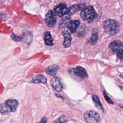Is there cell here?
<instances>
[{"instance_id":"1","label":"cell","mask_w":123,"mask_h":123,"mask_svg":"<svg viewBox=\"0 0 123 123\" xmlns=\"http://www.w3.org/2000/svg\"><path fill=\"white\" fill-rule=\"evenodd\" d=\"M120 25L115 20L108 19L104 22L103 28L105 31L110 35L116 34L119 30Z\"/></svg>"},{"instance_id":"2","label":"cell","mask_w":123,"mask_h":123,"mask_svg":"<svg viewBox=\"0 0 123 123\" xmlns=\"http://www.w3.org/2000/svg\"><path fill=\"white\" fill-rule=\"evenodd\" d=\"M97 15V14L92 6H88L84 8L81 13V16L83 20L88 23L92 22Z\"/></svg>"},{"instance_id":"3","label":"cell","mask_w":123,"mask_h":123,"mask_svg":"<svg viewBox=\"0 0 123 123\" xmlns=\"http://www.w3.org/2000/svg\"><path fill=\"white\" fill-rule=\"evenodd\" d=\"M84 117L87 123H101V118L98 112L94 111H88L84 114Z\"/></svg>"},{"instance_id":"4","label":"cell","mask_w":123,"mask_h":123,"mask_svg":"<svg viewBox=\"0 0 123 123\" xmlns=\"http://www.w3.org/2000/svg\"><path fill=\"white\" fill-rule=\"evenodd\" d=\"M57 22V16L55 12L50 10L46 14L45 22L49 27H54Z\"/></svg>"},{"instance_id":"5","label":"cell","mask_w":123,"mask_h":123,"mask_svg":"<svg viewBox=\"0 0 123 123\" xmlns=\"http://www.w3.org/2000/svg\"><path fill=\"white\" fill-rule=\"evenodd\" d=\"M73 74L74 76L82 80L88 77V74L86 70L81 66H77L75 68L73 69Z\"/></svg>"},{"instance_id":"6","label":"cell","mask_w":123,"mask_h":123,"mask_svg":"<svg viewBox=\"0 0 123 123\" xmlns=\"http://www.w3.org/2000/svg\"><path fill=\"white\" fill-rule=\"evenodd\" d=\"M55 13L59 16L62 17L68 13V9L65 3H60L54 8Z\"/></svg>"},{"instance_id":"7","label":"cell","mask_w":123,"mask_h":123,"mask_svg":"<svg viewBox=\"0 0 123 123\" xmlns=\"http://www.w3.org/2000/svg\"><path fill=\"white\" fill-rule=\"evenodd\" d=\"M51 85L53 88V89L57 91L61 92L62 90V85L60 80V79L58 77H54L51 79Z\"/></svg>"},{"instance_id":"8","label":"cell","mask_w":123,"mask_h":123,"mask_svg":"<svg viewBox=\"0 0 123 123\" xmlns=\"http://www.w3.org/2000/svg\"><path fill=\"white\" fill-rule=\"evenodd\" d=\"M62 34L64 37V41L63 43V46L64 48H67L71 46L72 38L69 32L67 31H64L62 32Z\"/></svg>"},{"instance_id":"9","label":"cell","mask_w":123,"mask_h":123,"mask_svg":"<svg viewBox=\"0 0 123 123\" xmlns=\"http://www.w3.org/2000/svg\"><path fill=\"white\" fill-rule=\"evenodd\" d=\"M80 21L79 20L71 21L67 24V26L71 33H74L80 25Z\"/></svg>"},{"instance_id":"10","label":"cell","mask_w":123,"mask_h":123,"mask_svg":"<svg viewBox=\"0 0 123 123\" xmlns=\"http://www.w3.org/2000/svg\"><path fill=\"white\" fill-rule=\"evenodd\" d=\"M109 48L113 52H116L123 49L122 43L120 40H114L111 42L109 45Z\"/></svg>"},{"instance_id":"11","label":"cell","mask_w":123,"mask_h":123,"mask_svg":"<svg viewBox=\"0 0 123 123\" xmlns=\"http://www.w3.org/2000/svg\"><path fill=\"white\" fill-rule=\"evenodd\" d=\"M85 6V5L84 4H74L71 6L68 9V13L69 15H72L75 13L78 12L80 10L83 9Z\"/></svg>"},{"instance_id":"12","label":"cell","mask_w":123,"mask_h":123,"mask_svg":"<svg viewBox=\"0 0 123 123\" xmlns=\"http://www.w3.org/2000/svg\"><path fill=\"white\" fill-rule=\"evenodd\" d=\"M59 68L60 67L58 65L54 64L47 67L46 68L45 71L47 74L54 76L57 74V73Z\"/></svg>"},{"instance_id":"13","label":"cell","mask_w":123,"mask_h":123,"mask_svg":"<svg viewBox=\"0 0 123 123\" xmlns=\"http://www.w3.org/2000/svg\"><path fill=\"white\" fill-rule=\"evenodd\" d=\"M5 104L10 107L11 112H14L16 110L18 105V102L15 99H9L6 101Z\"/></svg>"},{"instance_id":"14","label":"cell","mask_w":123,"mask_h":123,"mask_svg":"<svg viewBox=\"0 0 123 123\" xmlns=\"http://www.w3.org/2000/svg\"><path fill=\"white\" fill-rule=\"evenodd\" d=\"M32 82L34 83H41L45 84L47 82V78H46L45 76L42 74L37 75L33 78L32 80Z\"/></svg>"},{"instance_id":"15","label":"cell","mask_w":123,"mask_h":123,"mask_svg":"<svg viewBox=\"0 0 123 123\" xmlns=\"http://www.w3.org/2000/svg\"><path fill=\"white\" fill-rule=\"evenodd\" d=\"M44 40L45 44L48 46H52L53 45V39L49 32L48 31L45 32L44 35Z\"/></svg>"},{"instance_id":"16","label":"cell","mask_w":123,"mask_h":123,"mask_svg":"<svg viewBox=\"0 0 123 123\" xmlns=\"http://www.w3.org/2000/svg\"><path fill=\"white\" fill-rule=\"evenodd\" d=\"M92 99H93V102H94V103L95 106L98 109L100 110L103 112L104 111V108H103V105H102L101 103L100 102L98 97L96 95H93L92 96Z\"/></svg>"},{"instance_id":"17","label":"cell","mask_w":123,"mask_h":123,"mask_svg":"<svg viewBox=\"0 0 123 123\" xmlns=\"http://www.w3.org/2000/svg\"><path fill=\"white\" fill-rule=\"evenodd\" d=\"M11 111L10 107L5 103L0 105V112L3 114H7Z\"/></svg>"},{"instance_id":"18","label":"cell","mask_w":123,"mask_h":123,"mask_svg":"<svg viewBox=\"0 0 123 123\" xmlns=\"http://www.w3.org/2000/svg\"><path fill=\"white\" fill-rule=\"evenodd\" d=\"M98 38V33L97 31H94L92 34V36H91L90 39L88 41L89 43H90V44H92V45L95 44L97 42Z\"/></svg>"},{"instance_id":"19","label":"cell","mask_w":123,"mask_h":123,"mask_svg":"<svg viewBox=\"0 0 123 123\" xmlns=\"http://www.w3.org/2000/svg\"><path fill=\"white\" fill-rule=\"evenodd\" d=\"M66 122V117L62 116L55 120L53 123H64Z\"/></svg>"},{"instance_id":"20","label":"cell","mask_w":123,"mask_h":123,"mask_svg":"<svg viewBox=\"0 0 123 123\" xmlns=\"http://www.w3.org/2000/svg\"><path fill=\"white\" fill-rule=\"evenodd\" d=\"M11 37H12V39L13 40H14V41H20L21 40V38H22L21 37H18L17 36H15L14 34H12V36H11Z\"/></svg>"},{"instance_id":"21","label":"cell","mask_w":123,"mask_h":123,"mask_svg":"<svg viewBox=\"0 0 123 123\" xmlns=\"http://www.w3.org/2000/svg\"><path fill=\"white\" fill-rule=\"evenodd\" d=\"M103 94H104V97H105V99L110 104H113V102L111 101V99L109 98V97L105 93V92H103Z\"/></svg>"},{"instance_id":"22","label":"cell","mask_w":123,"mask_h":123,"mask_svg":"<svg viewBox=\"0 0 123 123\" xmlns=\"http://www.w3.org/2000/svg\"><path fill=\"white\" fill-rule=\"evenodd\" d=\"M117 56L121 60H122L123 59V49H120L118 53H117Z\"/></svg>"},{"instance_id":"23","label":"cell","mask_w":123,"mask_h":123,"mask_svg":"<svg viewBox=\"0 0 123 123\" xmlns=\"http://www.w3.org/2000/svg\"><path fill=\"white\" fill-rule=\"evenodd\" d=\"M47 118L46 117H44L39 123H47Z\"/></svg>"}]
</instances>
